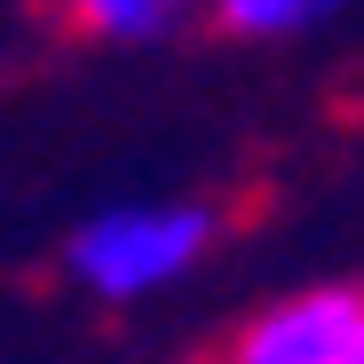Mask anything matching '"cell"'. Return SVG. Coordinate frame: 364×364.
Instances as JSON below:
<instances>
[{"label":"cell","mask_w":364,"mask_h":364,"mask_svg":"<svg viewBox=\"0 0 364 364\" xmlns=\"http://www.w3.org/2000/svg\"><path fill=\"white\" fill-rule=\"evenodd\" d=\"M206 246H214V214L191 206V198H174V206L166 198L159 206H103L64 237V269L103 301H135V293L174 285Z\"/></svg>","instance_id":"1"},{"label":"cell","mask_w":364,"mask_h":364,"mask_svg":"<svg viewBox=\"0 0 364 364\" xmlns=\"http://www.w3.org/2000/svg\"><path fill=\"white\" fill-rule=\"evenodd\" d=\"M64 16L95 40H166L191 16V0H64Z\"/></svg>","instance_id":"3"},{"label":"cell","mask_w":364,"mask_h":364,"mask_svg":"<svg viewBox=\"0 0 364 364\" xmlns=\"http://www.w3.org/2000/svg\"><path fill=\"white\" fill-rule=\"evenodd\" d=\"M341 9V0H214V24L222 32H246V40H285V32H309Z\"/></svg>","instance_id":"4"},{"label":"cell","mask_w":364,"mask_h":364,"mask_svg":"<svg viewBox=\"0 0 364 364\" xmlns=\"http://www.w3.org/2000/svg\"><path fill=\"white\" fill-rule=\"evenodd\" d=\"M222 364H364V285H317L269 301Z\"/></svg>","instance_id":"2"}]
</instances>
